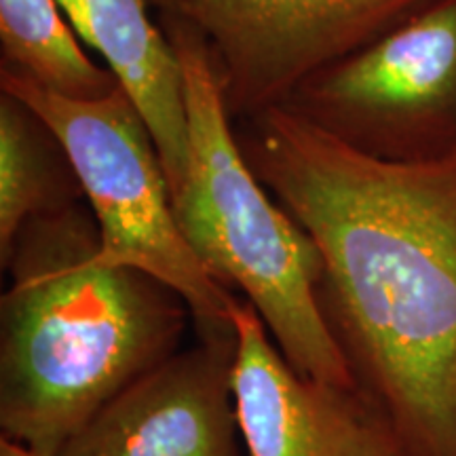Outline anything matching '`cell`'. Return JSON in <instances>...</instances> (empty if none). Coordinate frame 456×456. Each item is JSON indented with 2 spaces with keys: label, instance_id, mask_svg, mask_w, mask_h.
I'll use <instances>...</instances> for the list:
<instances>
[{
  "label": "cell",
  "instance_id": "6",
  "mask_svg": "<svg viewBox=\"0 0 456 456\" xmlns=\"http://www.w3.org/2000/svg\"><path fill=\"white\" fill-rule=\"evenodd\" d=\"M454 100L456 0H440L313 74L285 106L363 148L374 131L427 123Z\"/></svg>",
  "mask_w": 456,
  "mask_h": 456
},
{
  "label": "cell",
  "instance_id": "3",
  "mask_svg": "<svg viewBox=\"0 0 456 456\" xmlns=\"http://www.w3.org/2000/svg\"><path fill=\"white\" fill-rule=\"evenodd\" d=\"M167 32L184 72L191 144L184 178L171 191L182 235L224 288L258 311L296 372L359 391L319 306L323 260L315 243L249 167L201 37L171 20Z\"/></svg>",
  "mask_w": 456,
  "mask_h": 456
},
{
  "label": "cell",
  "instance_id": "10",
  "mask_svg": "<svg viewBox=\"0 0 456 456\" xmlns=\"http://www.w3.org/2000/svg\"><path fill=\"white\" fill-rule=\"evenodd\" d=\"M81 182L64 146L13 95L0 98V265L37 216L81 203Z\"/></svg>",
  "mask_w": 456,
  "mask_h": 456
},
{
  "label": "cell",
  "instance_id": "13",
  "mask_svg": "<svg viewBox=\"0 0 456 456\" xmlns=\"http://www.w3.org/2000/svg\"><path fill=\"white\" fill-rule=\"evenodd\" d=\"M0 456H41L38 452H34L24 444L9 440V437H3L0 440Z\"/></svg>",
  "mask_w": 456,
  "mask_h": 456
},
{
  "label": "cell",
  "instance_id": "12",
  "mask_svg": "<svg viewBox=\"0 0 456 456\" xmlns=\"http://www.w3.org/2000/svg\"><path fill=\"white\" fill-rule=\"evenodd\" d=\"M351 456H403L389 427L385 425V420L376 414V410L370 403L362 427H359Z\"/></svg>",
  "mask_w": 456,
  "mask_h": 456
},
{
  "label": "cell",
  "instance_id": "1",
  "mask_svg": "<svg viewBox=\"0 0 456 456\" xmlns=\"http://www.w3.org/2000/svg\"><path fill=\"white\" fill-rule=\"evenodd\" d=\"M239 142L322 256L319 306L362 397L403 456H456V144L379 157L285 104Z\"/></svg>",
  "mask_w": 456,
  "mask_h": 456
},
{
  "label": "cell",
  "instance_id": "5",
  "mask_svg": "<svg viewBox=\"0 0 456 456\" xmlns=\"http://www.w3.org/2000/svg\"><path fill=\"white\" fill-rule=\"evenodd\" d=\"M212 55L231 117L281 106L423 0H157Z\"/></svg>",
  "mask_w": 456,
  "mask_h": 456
},
{
  "label": "cell",
  "instance_id": "8",
  "mask_svg": "<svg viewBox=\"0 0 456 456\" xmlns=\"http://www.w3.org/2000/svg\"><path fill=\"white\" fill-rule=\"evenodd\" d=\"M237 332L232 391L249 456H351L368 402L305 379L279 351L245 298L232 302Z\"/></svg>",
  "mask_w": 456,
  "mask_h": 456
},
{
  "label": "cell",
  "instance_id": "2",
  "mask_svg": "<svg viewBox=\"0 0 456 456\" xmlns=\"http://www.w3.org/2000/svg\"><path fill=\"white\" fill-rule=\"evenodd\" d=\"M3 269L0 429L41 456L174 355L192 319L169 285L102 256L83 203L28 222Z\"/></svg>",
  "mask_w": 456,
  "mask_h": 456
},
{
  "label": "cell",
  "instance_id": "7",
  "mask_svg": "<svg viewBox=\"0 0 456 456\" xmlns=\"http://www.w3.org/2000/svg\"><path fill=\"white\" fill-rule=\"evenodd\" d=\"M237 332L175 351L102 406L57 456H241Z\"/></svg>",
  "mask_w": 456,
  "mask_h": 456
},
{
  "label": "cell",
  "instance_id": "4",
  "mask_svg": "<svg viewBox=\"0 0 456 456\" xmlns=\"http://www.w3.org/2000/svg\"><path fill=\"white\" fill-rule=\"evenodd\" d=\"M0 87L24 102L64 146L98 222L102 256L178 292L199 338L235 336L231 309L239 296L182 235L155 140L127 91L118 85L102 100H72L4 66Z\"/></svg>",
  "mask_w": 456,
  "mask_h": 456
},
{
  "label": "cell",
  "instance_id": "11",
  "mask_svg": "<svg viewBox=\"0 0 456 456\" xmlns=\"http://www.w3.org/2000/svg\"><path fill=\"white\" fill-rule=\"evenodd\" d=\"M57 0H0L4 68L72 100H102L118 87L91 61Z\"/></svg>",
  "mask_w": 456,
  "mask_h": 456
},
{
  "label": "cell",
  "instance_id": "9",
  "mask_svg": "<svg viewBox=\"0 0 456 456\" xmlns=\"http://www.w3.org/2000/svg\"><path fill=\"white\" fill-rule=\"evenodd\" d=\"M89 47L127 91L151 129L169 192L188 167V114L178 51L148 13L146 0H57Z\"/></svg>",
  "mask_w": 456,
  "mask_h": 456
}]
</instances>
